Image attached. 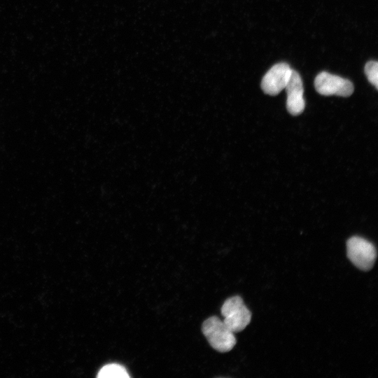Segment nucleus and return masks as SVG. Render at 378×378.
I'll use <instances>...</instances> for the list:
<instances>
[{"instance_id": "obj_7", "label": "nucleus", "mask_w": 378, "mask_h": 378, "mask_svg": "<svg viewBox=\"0 0 378 378\" xmlns=\"http://www.w3.org/2000/svg\"><path fill=\"white\" fill-rule=\"evenodd\" d=\"M97 377L99 378H128L130 375L122 365L110 363L102 367Z\"/></svg>"}, {"instance_id": "obj_2", "label": "nucleus", "mask_w": 378, "mask_h": 378, "mask_svg": "<svg viewBox=\"0 0 378 378\" xmlns=\"http://www.w3.org/2000/svg\"><path fill=\"white\" fill-rule=\"evenodd\" d=\"M220 312L224 318L223 321L234 333L243 330L251 320L250 310L239 295L227 298L223 304Z\"/></svg>"}, {"instance_id": "obj_8", "label": "nucleus", "mask_w": 378, "mask_h": 378, "mask_svg": "<svg viewBox=\"0 0 378 378\" xmlns=\"http://www.w3.org/2000/svg\"><path fill=\"white\" fill-rule=\"evenodd\" d=\"M365 74L369 80L376 89L378 88V62L377 61L368 62L364 68Z\"/></svg>"}, {"instance_id": "obj_3", "label": "nucleus", "mask_w": 378, "mask_h": 378, "mask_svg": "<svg viewBox=\"0 0 378 378\" xmlns=\"http://www.w3.org/2000/svg\"><path fill=\"white\" fill-rule=\"evenodd\" d=\"M346 253L350 261L363 271L371 270L377 258V249L367 239L354 236L346 241Z\"/></svg>"}, {"instance_id": "obj_1", "label": "nucleus", "mask_w": 378, "mask_h": 378, "mask_svg": "<svg viewBox=\"0 0 378 378\" xmlns=\"http://www.w3.org/2000/svg\"><path fill=\"white\" fill-rule=\"evenodd\" d=\"M202 330L211 347L219 352L230 351L236 344L234 332L216 316L204 321Z\"/></svg>"}, {"instance_id": "obj_6", "label": "nucleus", "mask_w": 378, "mask_h": 378, "mask_svg": "<svg viewBox=\"0 0 378 378\" xmlns=\"http://www.w3.org/2000/svg\"><path fill=\"white\" fill-rule=\"evenodd\" d=\"M287 99L286 108L293 115L301 114L305 107L303 97V83L300 74L292 69L289 80L285 87Z\"/></svg>"}, {"instance_id": "obj_5", "label": "nucleus", "mask_w": 378, "mask_h": 378, "mask_svg": "<svg viewBox=\"0 0 378 378\" xmlns=\"http://www.w3.org/2000/svg\"><path fill=\"white\" fill-rule=\"evenodd\" d=\"M292 69L288 64L280 62L272 66L265 74L261 82L263 92L272 96L278 94L285 88L290 76Z\"/></svg>"}, {"instance_id": "obj_4", "label": "nucleus", "mask_w": 378, "mask_h": 378, "mask_svg": "<svg viewBox=\"0 0 378 378\" xmlns=\"http://www.w3.org/2000/svg\"><path fill=\"white\" fill-rule=\"evenodd\" d=\"M316 90L325 96L337 95L349 97L354 92V85L348 79L331 74L326 71L319 73L315 78Z\"/></svg>"}]
</instances>
